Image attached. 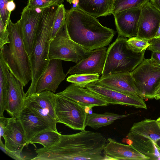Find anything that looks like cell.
<instances>
[{"mask_svg": "<svg viewBox=\"0 0 160 160\" xmlns=\"http://www.w3.org/2000/svg\"><path fill=\"white\" fill-rule=\"evenodd\" d=\"M101 133L83 130L70 134H61L52 145L37 149L32 160H104L107 142Z\"/></svg>", "mask_w": 160, "mask_h": 160, "instance_id": "obj_1", "label": "cell"}, {"mask_svg": "<svg viewBox=\"0 0 160 160\" xmlns=\"http://www.w3.org/2000/svg\"><path fill=\"white\" fill-rule=\"evenodd\" d=\"M65 18L70 38L90 51L108 45L116 33L77 6L66 10Z\"/></svg>", "mask_w": 160, "mask_h": 160, "instance_id": "obj_2", "label": "cell"}, {"mask_svg": "<svg viewBox=\"0 0 160 160\" xmlns=\"http://www.w3.org/2000/svg\"><path fill=\"white\" fill-rule=\"evenodd\" d=\"M58 5L42 9L34 49L29 56L32 78L26 96L35 93L38 80L45 71L50 61L48 57L50 35Z\"/></svg>", "mask_w": 160, "mask_h": 160, "instance_id": "obj_3", "label": "cell"}, {"mask_svg": "<svg viewBox=\"0 0 160 160\" xmlns=\"http://www.w3.org/2000/svg\"><path fill=\"white\" fill-rule=\"evenodd\" d=\"M8 29L10 42L0 49L9 71L25 87L32 75L29 56L25 47L22 27L19 20L13 23L9 19Z\"/></svg>", "mask_w": 160, "mask_h": 160, "instance_id": "obj_4", "label": "cell"}, {"mask_svg": "<svg viewBox=\"0 0 160 160\" xmlns=\"http://www.w3.org/2000/svg\"><path fill=\"white\" fill-rule=\"evenodd\" d=\"M128 39L119 35L108 48L101 76L120 72H131L144 59V50L133 52L127 43Z\"/></svg>", "mask_w": 160, "mask_h": 160, "instance_id": "obj_5", "label": "cell"}, {"mask_svg": "<svg viewBox=\"0 0 160 160\" xmlns=\"http://www.w3.org/2000/svg\"><path fill=\"white\" fill-rule=\"evenodd\" d=\"M91 53L70 38L66 25L50 42L48 57L50 60L58 59L77 63Z\"/></svg>", "mask_w": 160, "mask_h": 160, "instance_id": "obj_6", "label": "cell"}, {"mask_svg": "<svg viewBox=\"0 0 160 160\" xmlns=\"http://www.w3.org/2000/svg\"><path fill=\"white\" fill-rule=\"evenodd\" d=\"M87 108L78 102L55 94V112L57 122L74 130H84Z\"/></svg>", "mask_w": 160, "mask_h": 160, "instance_id": "obj_7", "label": "cell"}, {"mask_svg": "<svg viewBox=\"0 0 160 160\" xmlns=\"http://www.w3.org/2000/svg\"><path fill=\"white\" fill-rule=\"evenodd\" d=\"M143 99H152L156 88L160 83V64L152 58L144 59L131 72Z\"/></svg>", "mask_w": 160, "mask_h": 160, "instance_id": "obj_8", "label": "cell"}, {"mask_svg": "<svg viewBox=\"0 0 160 160\" xmlns=\"http://www.w3.org/2000/svg\"><path fill=\"white\" fill-rule=\"evenodd\" d=\"M42 9H32L27 5L23 9L19 20L22 27L25 47L29 56L36 42Z\"/></svg>", "mask_w": 160, "mask_h": 160, "instance_id": "obj_9", "label": "cell"}, {"mask_svg": "<svg viewBox=\"0 0 160 160\" xmlns=\"http://www.w3.org/2000/svg\"><path fill=\"white\" fill-rule=\"evenodd\" d=\"M85 88L100 96L109 104H119L147 109L144 101L139 96H130L107 88L95 82L88 84Z\"/></svg>", "mask_w": 160, "mask_h": 160, "instance_id": "obj_10", "label": "cell"}, {"mask_svg": "<svg viewBox=\"0 0 160 160\" xmlns=\"http://www.w3.org/2000/svg\"><path fill=\"white\" fill-rule=\"evenodd\" d=\"M160 24V11L150 2L141 8L136 37L150 40L154 38Z\"/></svg>", "mask_w": 160, "mask_h": 160, "instance_id": "obj_11", "label": "cell"}, {"mask_svg": "<svg viewBox=\"0 0 160 160\" xmlns=\"http://www.w3.org/2000/svg\"><path fill=\"white\" fill-rule=\"evenodd\" d=\"M62 61L58 59L50 60L38 81L35 93L45 90L56 92L59 85L67 77L63 71Z\"/></svg>", "mask_w": 160, "mask_h": 160, "instance_id": "obj_12", "label": "cell"}, {"mask_svg": "<svg viewBox=\"0 0 160 160\" xmlns=\"http://www.w3.org/2000/svg\"><path fill=\"white\" fill-rule=\"evenodd\" d=\"M57 93L78 102L89 110L94 107H104L109 104L95 93L73 83L69 85L63 91Z\"/></svg>", "mask_w": 160, "mask_h": 160, "instance_id": "obj_13", "label": "cell"}, {"mask_svg": "<svg viewBox=\"0 0 160 160\" xmlns=\"http://www.w3.org/2000/svg\"><path fill=\"white\" fill-rule=\"evenodd\" d=\"M95 82L130 96H139L138 89L131 72L117 73L101 76Z\"/></svg>", "mask_w": 160, "mask_h": 160, "instance_id": "obj_14", "label": "cell"}, {"mask_svg": "<svg viewBox=\"0 0 160 160\" xmlns=\"http://www.w3.org/2000/svg\"><path fill=\"white\" fill-rule=\"evenodd\" d=\"M107 48L106 47L91 51V54L74 66L70 67L67 74H102L104 68Z\"/></svg>", "mask_w": 160, "mask_h": 160, "instance_id": "obj_15", "label": "cell"}, {"mask_svg": "<svg viewBox=\"0 0 160 160\" xmlns=\"http://www.w3.org/2000/svg\"><path fill=\"white\" fill-rule=\"evenodd\" d=\"M141 8H130L113 15L118 35L128 38L136 37Z\"/></svg>", "mask_w": 160, "mask_h": 160, "instance_id": "obj_16", "label": "cell"}, {"mask_svg": "<svg viewBox=\"0 0 160 160\" xmlns=\"http://www.w3.org/2000/svg\"><path fill=\"white\" fill-rule=\"evenodd\" d=\"M103 154L105 160H150L131 144H125L108 138L107 140Z\"/></svg>", "mask_w": 160, "mask_h": 160, "instance_id": "obj_17", "label": "cell"}, {"mask_svg": "<svg viewBox=\"0 0 160 160\" xmlns=\"http://www.w3.org/2000/svg\"><path fill=\"white\" fill-rule=\"evenodd\" d=\"M3 138L6 148L10 151L22 153L27 145L23 128L17 117L8 118Z\"/></svg>", "mask_w": 160, "mask_h": 160, "instance_id": "obj_18", "label": "cell"}, {"mask_svg": "<svg viewBox=\"0 0 160 160\" xmlns=\"http://www.w3.org/2000/svg\"><path fill=\"white\" fill-rule=\"evenodd\" d=\"M16 117L23 128L27 145L30 144L38 134L46 131H54L50 126L24 106Z\"/></svg>", "mask_w": 160, "mask_h": 160, "instance_id": "obj_19", "label": "cell"}, {"mask_svg": "<svg viewBox=\"0 0 160 160\" xmlns=\"http://www.w3.org/2000/svg\"><path fill=\"white\" fill-rule=\"evenodd\" d=\"M10 87L6 111L12 117H17L24 106L26 94L21 82L10 71Z\"/></svg>", "mask_w": 160, "mask_h": 160, "instance_id": "obj_20", "label": "cell"}, {"mask_svg": "<svg viewBox=\"0 0 160 160\" xmlns=\"http://www.w3.org/2000/svg\"><path fill=\"white\" fill-rule=\"evenodd\" d=\"M126 137L129 144H131L140 153L150 158L158 160L160 157V151L150 139L129 131Z\"/></svg>", "mask_w": 160, "mask_h": 160, "instance_id": "obj_21", "label": "cell"}, {"mask_svg": "<svg viewBox=\"0 0 160 160\" xmlns=\"http://www.w3.org/2000/svg\"><path fill=\"white\" fill-rule=\"evenodd\" d=\"M77 5L87 13L97 18L113 14L114 0H78Z\"/></svg>", "mask_w": 160, "mask_h": 160, "instance_id": "obj_22", "label": "cell"}, {"mask_svg": "<svg viewBox=\"0 0 160 160\" xmlns=\"http://www.w3.org/2000/svg\"><path fill=\"white\" fill-rule=\"evenodd\" d=\"M9 72L2 52L0 51V117L4 116L8 104L10 87Z\"/></svg>", "mask_w": 160, "mask_h": 160, "instance_id": "obj_23", "label": "cell"}, {"mask_svg": "<svg viewBox=\"0 0 160 160\" xmlns=\"http://www.w3.org/2000/svg\"><path fill=\"white\" fill-rule=\"evenodd\" d=\"M132 114L122 115L109 112L103 113H88L86 117V126L97 129L110 125L115 121L129 116Z\"/></svg>", "mask_w": 160, "mask_h": 160, "instance_id": "obj_24", "label": "cell"}, {"mask_svg": "<svg viewBox=\"0 0 160 160\" xmlns=\"http://www.w3.org/2000/svg\"><path fill=\"white\" fill-rule=\"evenodd\" d=\"M130 131L149 138L155 143L160 138V128L156 120L146 118L135 122Z\"/></svg>", "mask_w": 160, "mask_h": 160, "instance_id": "obj_25", "label": "cell"}, {"mask_svg": "<svg viewBox=\"0 0 160 160\" xmlns=\"http://www.w3.org/2000/svg\"><path fill=\"white\" fill-rule=\"evenodd\" d=\"M34 101L46 111L53 119L56 120L55 112V94L49 90L34 93L26 97Z\"/></svg>", "mask_w": 160, "mask_h": 160, "instance_id": "obj_26", "label": "cell"}, {"mask_svg": "<svg viewBox=\"0 0 160 160\" xmlns=\"http://www.w3.org/2000/svg\"><path fill=\"white\" fill-rule=\"evenodd\" d=\"M24 106L28 108L43 121L50 126L55 131L58 132L56 120L52 118L49 114L35 102L26 97Z\"/></svg>", "mask_w": 160, "mask_h": 160, "instance_id": "obj_27", "label": "cell"}, {"mask_svg": "<svg viewBox=\"0 0 160 160\" xmlns=\"http://www.w3.org/2000/svg\"><path fill=\"white\" fill-rule=\"evenodd\" d=\"M61 133L58 131L49 130L41 132L32 140L30 144L39 143L43 147L50 146L54 144L60 139Z\"/></svg>", "mask_w": 160, "mask_h": 160, "instance_id": "obj_28", "label": "cell"}, {"mask_svg": "<svg viewBox=\"0 0 160 160\" xmlns=\"http://www.w3.org/2000/svg\"><path fill=\"white\" fill-rule=\"evenodd\" d=\"M66 12L64 6L63 4L58 6L48 40L49 43L55 37L57 34L63 29L66 25L65 18Z\"/></svg>", "mask_w": 160, "mask_h": 160, "instance_id": "obj_29", "label": "cell"}, {"mask_svg": "<svg viewBox=\"0 0 160 160\" xmlns=\"http://www.w3.org/2000/svg\"><path fill=\"white\" fill-rule=\"evenodd\" d=\"M98 74L78 73L72 74L67 78L68 82L85 88L88 84L98 81L100 78Z\"/></svg>", "mask_w": 160, "mask_h": 160, "instance_id": "obj_30", "label": "cell"}, {"mask_svg": "<svg viewBox=\"0 0 160 160\" xmlns=\"http://www.w3.org/2000/svg\"><path fill=\"white\" fill-rule=\"evenodd\" d=\"M150 0H114L112 15L122 11L134 8H141Z\"/></svg>", "mask_w": 160, "mask_h": 160, "instance_id": "obj_31", "label": "cell"}, {"mask_svg": "<svg viewBox=\"0 0 160 160\" xmlns=\"http://www.w3.org/2000/svg\"><path fill=\"white\" fill-rule=\"evenodd\" d=\"M127 43L129 48L136 53H140L146 50L149 46V40L137 37L128 39Z\"/></svg>", "mask_w": 160, "mask_h": 160, "instance_id": "obj_32", "label": "cell"}, {"mask_svg": "<svg viewBox=\"0 0 160 160\" xmlns=\"http://www.w3.org/2000/svg\"><path fill=\"white\" fill-rule=\"evenodd\" d=\"M54 5H58L54 0H28L27 6L32 9H43Z\"/></svg>", "mask_w": 160, "mask_h": 160, "instance_id": "obj_33", "label": "cell"}, {"mask_svg": "<svg viewBox=\"0 0 160 160\" xmlns=\"http://www.w3.org/2000/svg\"><path fill=\"white\" fill-rule=\"evenodd\" d=\"M9 36L8 27L5 26L0 17V49H2L4 45L10 42Z\"/></svg>", "mask_w": 160, "mask_h": 160, "instance_id": "obj_34", "label": "cell"}, {"mask_svg": "<svg viewBox=\"0 0 160 160\" xmlns=\"http://www.w3.org/2000/svg\"><path fill=\"white\" fill-rule=\"evenodd\" d=\"M11 0H0V17L5 26L8 27V22L11 13L7 10V4Z\"/></svg>", "mask_w": 160, "mask_h": 160, "instance_id": "obj_35", "label": "cell"}, {"mask_svg": "<svg viewBox=\"0 0 160 160\" xmlns=\"http://www.w3.org/2000/svg\"><path fill=\"white\" fill-rule=\"evenodd\" d=\"M0 148L2 151L5 154L14 159L16 160L28 159L26 158H25L22 157L21 152L11 151L7 149L6 148L5 144L3 142L1 138H0Z\"/></svg>", "mask_w": 160, "mask_h": 160, "instance_id": "obj_36", "label": "cell"}, {"mask_svg": "<svg viewBox=\"0 0 160 160\" xmlns=\"http://www.w3.org/2000/svg\"><path fill=\"white\" fill-rule=\"evenodd\" d=\"M149 46L147 49L152 52L160 51V38H153L149 40Z\"/></svg>", "mask_w": 160, "mask_h": 160, "instance_id": "obj_37", "label": "cell"}, {"mask_svg": "<svg viewBox=\"0 0 160 160\" xmlns=\"http://www.w3.org/2000/svg\"><path fill=\"white\" fill-rule=\"evenodd\" d=\"M8 118L5 117L4 116L0 117V138L3 137L4 130L6 126Z\"/></svg>", "mask_w": 160, "mask_h": 160, "instance_id": "obj_38", "label": "cell"}, {"mask_svg": "<svg viewBox=\"0 0 160 160\" xmlns=\"http://www.w3.org/2000/svg\"><path fill=\"white\" fill-rule=\"evenodd\" d=\"M16 5L13 0L8 1L7 4V8L8 12L11 13V12L16 8Z\"/></svg>", "mask_w": 160, "mask_h": 160, "instance_id": "obj_39", "label": "cell"}, {"mask_svg": "<svg viewBox=\"0 0 160 160\" xmlns=\"http://www.w3.org/2000/svg\"><path fill=\"white\" fill-rule=\"evenodd\" d=\"M151 58L160 64V51H153L152 52Z\"/></svg>", "mask_w": 160, "mask_h": 160, "instance_id": "obj_40", "label": "cell"}, {"mask_svg": "<svg viewBox=\"0 0 160 160\" xmlns=\"http://www.w3.org/2000/svg\"><path fill=\"white\" fill-rule=\"evenodd\" d=\"M152 98H155L157 100L160 99V83L156 88Z\"/></svg>", "mask_w": 160, "mask_h": 160, "instance_id": "obj_41", "label": "cell"}, {"mask_svg": "<svg viewBox=\"0 0 160 160\" xmlns=\"http://www.w3.org/2000/svg\"><path fill=\"white\" fill-rule=\"evenodd\" d=\"M150 1L154 6L160 11V0H153Z\"/></svg>", "mask_w": 160, "mask_h": 160, "instance_id": "obj_42", "label": "cell"}, {"mask_svg": "<svg viewBox=\"0 0 160 160\" xmlns=\"http://www.w3.org/2000/svg\"><path fill=\"white\" fill-rule=\"evenodd\" d=\"M155 144L157 148L160 151V138L156 141L155 142Z\"/></svg>", "mask_w": 160, "mask_h": 160, "instance_id": "obj_43", "label": "cell"}, {"mask_svg": "<svg viewBox=\"0 0 160 160\" xmlns=\"http://www.w3.org/2000/svg\"><path fill=\"white\" fill-rule=\"evenodd\" d=\"M153 38H160V24L156 35Z\"/></svg>", "mask_w": 160, "mask_h": 160, "instance_id": "obj_44", "label": "cell"}, {"mask_svg": "<svg viewBox=\"0 0 160 160\" xmlns=\"http://www.w3.org/2000/svg\"><path fill=\"white\" fill-rule=\"evenodd\" d=\"M57 3L58 5L62 4L64 2V0H54Z\"/></svg>", "mask_w": 160, "mask_h": 160, "instance_id": "obj_45", "label": "cell"}, {"mask_svg": "<svg viewBox=\"0 0 160 160\" xmlns=\"http://www.w3.org/2000/svg\"><path fill=\"white\" fill-rule=\"evenodd\" d=\"M158 125L160 128V117H159L156 120Z\"/></svg>", "mask_w": 160, "mask_h": 160, "instance_id": "obj_46", "label": "cell"}, {"mask_svg": "<svg viewBox=\"0 0 160 160\" xmlns=\"http://www.w3.org/2000/svg\"><path fill=\"white\" fill-rule=\"evenodd\" d=\"M67 2H69L70 4L72 3V2L75 1V0H66Z\"/></svg>", "mask_w": 160, "mask_h": 160, "instance_id": "obj_47", "label": "cell"}, {"mask_svg": "<svg viewBox=\"0 0 160 160\" xmlns=\"http://www.w3.org/2000/svg\"><path fill=\"white\" fill-rule=\"evenodd\" d=\"M150 0V1H152V0Z\"/></svg>", "mask_w": 160, "mask_h": 160, "instance_id": "obj_48", "label": "cell"}, {"mask_svg": "<svg viewBox=\"0 0 160 160\" xmlns=\"http://www.w3.org/2000/svg\"></svg>", "mask_w": 160, "mask_h": 160, "instance_id": "obj_49", "label": "cell"}]
</instances>
